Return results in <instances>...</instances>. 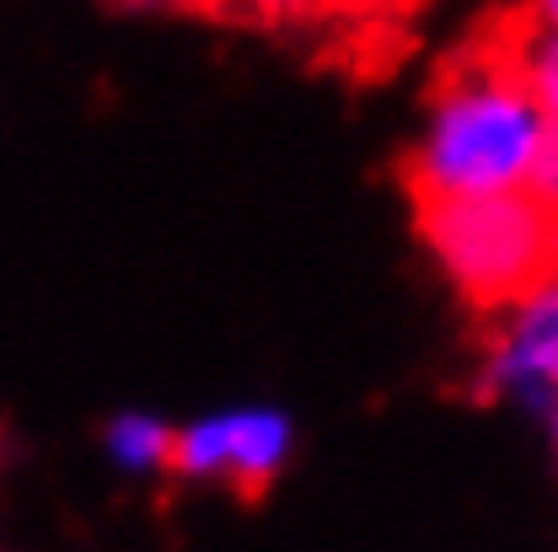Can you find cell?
Returning <instances> with one entry per match:
<instances>
[{
	"label": "cell",
	"mask_w": 558,
	"mask_h": 552,
	"mask_svg": "<svg viewBox=\"0 0 558 552\" xmlns=\"http://www.w3.org/2000/svg\"><path fill=\"white\" fill-rule=\"evenodd\" d=\"M543 135H548V119L494 16L435 75L424 130L403 161V188L409 199L526 188Z\"/></svg>",
	"instance_id": "obj_1"
},
{
	"label": "cell",
	"mask_w": 558,
	"mask_h": 552,
	"mask_svg": "<svg viewBox=\"0 0 558 552\" xmlns=\"http://www.w3.org/2000/svg\"><path fill=\"white\" fill-rule=\"evenodd\" d=\"M418 236L473 311H510L558 279V214L532 188L414 199Z\"/></svg>",
	"instance_id": "obj_2"
},
{
	"label": "cell",
	"mask_w": 558,
	"mask_h": 552,
	"mask_svg": "<svg viewBox=\"0 0 558 552\" xmlns=\"http://www.w3.org/2000/svg\"><path fill=\"white\" fill-rule=\"evenodd\" d=\"M295 451V424L279 408H220L172 429L167 473L183 483H220L242 499L275 488Z\"/></svg>",
	"instance_id": "obj_3"
},
{
	"label": "cell",
	"mask_w": 558,
	"mask_h": 552,
	"mask_svg": "<svg viewBox=\"0 0 558 552\" xmlns=\"http://www.w3.org/2000/svg\"><path fill=\"white\" fill-rule=\"evenodd\" d=\"M484 387L494 397H521V403H548L558 387V279L532 290L526 300L510 306V322L488 348Z\"/></svg>",
	"instance_id": "obj_4"
},
{
	"label": "cell",
	"mask_w": 558,
	"mask_h": 552,
	"mask_svg": "<svg viewBox=\"0 0 558 552\" xmlns=\"http://www.w3.org/2000/svg\"><path fill=\"white\" fill-rule=\"evenodd\" d=\"M499 27H505V38H510V49H515V65L526 75V86H532L543 119L558 130V33H543L526 11H505Z\"/></svg>",
	"instance_id": "obj_5"
},
{
	"label": "cell",
	"mask_w": 558,
	"mask_h": 552,
	"mask_svg": "<svg viewBox=\"0 0 558 552\" xmlns=\"http://www.w3.org/2000/svg\"><path fill=\"white\" fill-rule=\"evenodd\" d=\"M102 445H108V456H113V467L119 473H167V456H172V424L156 414H119L108 418V429H102Z\"/></svg>",
	"instance_id": "obj_6"
},
{
	"label": "cell",
	"mask_w": 558,
	"mask_h": 552,
	"mask_svg": "<svg viewBox=\"0 0 558 552\" xmlns=\"http://www.w3.org/2000/svg\"><path fill=\"white\" fill-rule=\"evenodd\" d=\"M209 11H231V16L264 22V27H290V22L328 16V0H209Z\"/></svg>",
	"instance_id": "obj_7"
},
{
	"label": "cell",
	"mask_w": 558,
	"mask_h": 552,
	"mask_svg": "<svg viewBox=\"0 0 558 552\" xmlns=\"http://www.w3.org/2000/svg\"><path fill=\"white\" fill-rule=\"evenodd\" d=\"M526 188L543 199V205L558 214V130L548 124V135L537 145V156H532V172H526Z\"/></svg>",
	"instance_id": "obj_8"
},
{
	"label": "cell",
	"mask_w": 558,
	"mask_h": 552,
	"mask_svg": "<svg viewBox=\"0 0 558 552\" xmlns=\"http://www.w3.org/2000/svg\"><path fill=\"white\" fill-rule=\"evenodd\" d=\"M403 0H328V16H365V11H387Z\"/></svg>",
	"instance_id": "obj_9"
},
{
	"label": "cell",
	"mask_w": 558,
	"mask_h": 552,
	"mask_svg": "<svg viewBox=\"0 0 558 552\" xmlns=\"http://www.w3.org/2000/svg\"><path fill=\"white\" fill-rule=\"evenodd\" d=\"M521 11H526V16H532L543 33H558V0H526Z\"/></svg>",
	"instance_id": "obj_10"
},
{
	"label": "cell",
	"mask_w": 558,
	"mask_h": 552,
	"mask_svg": "<svg viewBox=\"0 0 558 552\" xmlns=\"http://www.w3.org/2000/svg\"><path fill=\"white\" fill-rule=\"evenodd\" d=\"M119 5H140V11H209V0H119Z\"/></svg>",
	"instance_id": "obj_11"
},
{
	"label": "cell",
	"mask_w": 558,
	"mask_h": 552,
	"mask_svg": "<svg viewBox=\"0 0 558 552\" xmlns=\"http://www.w3.org/2000/svg\"><path fill=\"white\" fill-rule=\"evenodd\" d=\"M543 408H548V418H554V440H558V387H554V397H548Z\"/></svg>",
	"instance_id": "obj_12"
}]
</instances>
